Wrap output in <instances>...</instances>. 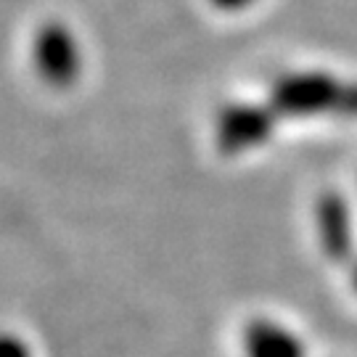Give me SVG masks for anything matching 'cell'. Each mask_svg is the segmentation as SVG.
Masks as SVG:
<instances>
[{
    "mask_svg": "<svg viewBox=\"0 0 357 357\" xmlns=\"http://www.w3.org/2000/svg\"><path fill=\"white\" fill-rule=\"evenodd\" d=\"M35 69L45 85L56 90L72 88L82 72V51L79 43L69 32V26L48 22L38 29L35 48H32Z\"/></svg>",
    "mask_w": 357,
    "mask_h": 357,
    "instance_id": "obj_2",
    "label": "cell"
},
{
    "mask_svg": "<svg viewBox=\"0 0 357 357\" xmlns=\"http://www.w3.org/2000/svg\"><path fill=\"white\" fill-rule=\"evenodd\" d=\"M246 357H305V347L275 320L257 318L243 331Z\"/></svg>",
    "mask_w": 357,
    "mask_h": 357,
    "instance_id": "obj_4",
    "label": "cell"
},
{
    "mask_svg": "<svg viewBox=\"0 0 357 357\" xmlns=\"http://www.w3.org/2000/svg\"><path fill=\"white\" fill-rule=\"evenodd\" d=\"M318 230L323 249L331 257H344L349 252V241H352V230H349V215H347L344 202L328 193L323 196L318 204Z\"/></svg>",
    "mask_w": 357,
    "mask_h": 357,
    "instance_id": "obj_5",
    "label": "cell"
},
{
    "mask_svg": "<svg viewBox=\"0 0 357 357\" xmlns=\"http://www.w3.org/2000/svg\"><path fill=\"white\" fill-rule=\"evenodd\" d=\"M0 357H26L24 347L11 336H0Z\"/></svg>",
    "mask_w": 357,
    "mask_h": 357,
    "instance_id": "obj_6",
    "label": "cell"
},
{
    "mask_svg": "<svg viewBox=\"0 0 357 357\" xmlns=\"http://www.w3.org/2000/svg\"><path fill=\"white\" fill-rule=\"evenodd\" d=\"M217 8H225V11H236V8H243V6H249L252 0H212Z\"/></svg>",
    "mask_w": 357,
    "mask_h": 357,
    "instance_id": "obj_7",
    "label": "cell"
},
{
    "mask_svg": "<svg viewBox=\"0 0 357 357\" xmlns=\"http://www.w3.org/2000/svg\"><path fill=\"white\" fill-rule=\"evenodd\" d=\"M275 119L262 106L230 103L215 119V143L222 153H241L265 143L273 132Z\"/></svg>",
    "mask_w": 357,
    "mask_h": 357,
    "instance_id": "obj_3",
    "label": "cell"
},
{
    "mask_svg": "<svg viewBox=\"0 0 357 357\" xmlns=\"http://www.w3.org/2000/svg\"><path fill=\"white\" fill-rule=\"evenodd\" d=\"M273 106L289 116L344 114L357 116V82H339L333 75L299 72L283 75L270 90Z\"/></svg>",
    "mask_w": 357,
    "mask_h": 357,
    "instance_id": "obj_1",
    "label": "cell"
}]
</instances>
